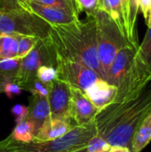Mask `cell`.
Wrapping results in <instances>:
<instances>
[{"label": "cell", "instance_id": "836d02e7", "mask_svg": "<svg viewBox=\"0 0 151 152\" xmlns=\"http://www.w3.org/2000/svg\"><path fill=\"white\" fill-rule=\"evenodd\" d=\"M147 27H148V28L151 27V12H150V20H149V23H148Z\"/></svg>", "mask_w": 151, "mask_h": 152}, {"label": "cell", "instance_id": "4fadbf2b", "mask_svg": "<svg viewBox=\"0 0 151 152\" xmlns=\"http://www.w3.org/2000/svg\"><path fill=\"white\" fill-rule=\"evenodd\" d=\"M50 118V108L47 97H43L37 94H31L26 119L29 121L33 126L34 136L40 130L44 122Z\"/></svg>", "mask_w": 151, "mask_h": 152}, {"label": "cell", "instance_id": "7402d4cb", "mask_svg": "<svg viewBox=\"0 0 151 152\" xmlns=\"http://www.w3.org/2000/svg\"><path fill=\"white\" fill-rule=\"evenodd\" d=\"M136 53L151 69V27L148 28L142 42L139 44Z\"/></svg>", "mask_w": 151, "mask_h": 152}, {"label": "cell", "instance_id": "ba28073f", "mask_svg": "<svg viewBox=\"0 0 151 152\" xmlns=\"http://www.w3.org/2000/svg\"><path fill=\"white\" fill-rule=\"evenodd\" d=\"M138 47L127 45L122 48L112 61L108 73L107 82L114 86L117 90L125 84L134 62Z\"/></svg>", "mask_w": 151, "mask_h": 152}, {"label": "cell", "instance_id": "2e32d148", "mask_svg": "<svg viewBox=\"0 0 151 152\" xmlns=\"http://www.w3.org/2000/svg\"><path fill=\"white\" fill-rule=\"evenodd\" d=\"M151 142V109L139 125L131 145L132 152H142Z\"/></svg>", "mask_w": 151, "mask_h": 152}, {"label": "cell", "instance_id": "9c48e42d", "mask_svg": "<svg viewBox=\"0 0 151 152\" xmlns=\"http://www.w3.org/2000/svg\"><path fill=\"white\" fill-rule=\"evenodd\" d=\"M47 101L52 119H71L69 88L67 84L53 80L48 87Z\"/></svg>", "mask_w": 151, "mask_h": 152}, {"label": "cell", "instance_id": "5b68a950", "mask_svg": "<svg viewBox=\"0 0 151 152\" xmlns=\"http://www.w3.org/2000/svg\"><path fill=\"white\" fill-rule=\"evenodd\" d=\"M51 24L20 8L4 6L0 9V35L27 36L36 39L49 37Z\"/></svg>", "mask_w": 151, "mask_h": 152}, {"label": "cell", "instance_id": "7a4b0ae2", "mask_svg": "<svg viewBox=\"0 0 151 152\" xmlns=\"http://www.w3.org/2000/svg\"><path fill=\"white\" fill-rule=\"evenodd\" d=\"M87 17L86 21L51 25L49 39L58 58L82 63L105 80L98 60L96 21L93 15Z\"/></svg>", "mask_w": 151, "mask_h": 152}, {"label": "cell", "instance_id": "ac0fdd59", "mask_svg": "<svg viewBox=\"0 0 151 152\" xmlns=\"http://www.w3.org/2000/svg\"><path fill=\"white\" fill-rule=\"evenodd\" d=\"M20 61V59L17 57L0 60V94L4 93V86L8 83L14 82Z\"/></svg>", "mask_w": 151, "mask_h": 152}, {"label": "cell", "instance_id": "f546056e", "mask_svg": "<svg viewBox=\"0 0 151 152\" xmlns=\"http://www.w3.org/2000/svg\"><path fill=\"white\" fill-rule=\"evenodd\" d=\"M31 94H37L43 97H47L48 95V88L43 85L40 81H38L37 79L34 82L33 86H32V89L30 91Z\"/></svg>", "mask_w": 151, "mask_h": 152}, {"label": "cell", "instance_id": "603a6c76", "mask_svg": "<svg viewBox=\"0 0 151 152\" xmlns=\"http://www.w3.org/2000/svg\"><path fill=\"white\" fill-rule=\"evenodd\" d=\"M18 37V53L17 58L22 59L35 47L38 39L27 36H16Z\"/></svg>", "mask_w": 151, "mask_h": 152}, {"label": "cell", "instance_id": "44dd1931", "mask_svg": "<svg viewBox=\"0 0 151 152\" xmlns=\"http://www.w3.org/2000/svg\"><path fill=\"white\" fill-rule=\"evenodd\" d=\"M30 1L42 5L65 10L71 13H75L77 16L79 14L75 0H30Z\"/></svg>", "mask_w": 151, "mask_h": 152}, {"label": "cell", "instance_id": "cb8c5ba5", "mask_svg": "<svg viewBox=\"0 0 151 152\" xmlns=\"http://www.w3.org/2000/svg\"><path fill=\"white\" fill-rule=\"evenodd\" d=\"M56 68L51 66H42L36 72V79L48 88L52 82L56 79Z\"/></svg>", "mask_w": 151, "mask_h": 152}, {"label": "cell", "instance_id": "ffe728a7", "mask_svg": "<svg viewBox=\"0 0 151 152\" xmlns=\"http://www.w3.org/2000/svg\"><path fill=\"white\" fill-rule=\"evenodd\" d=\"M18 53V37L16 36L0 35V60L13 59Z\"/></svg>", "mask_w": 151, "mask_h": 152}, {"label": "cell", "instance_id": "30bf717a", "mask_svg": "<svg viewBox=\"0 0 151 152\" xmlns=\"http://www.w3.org/2000/svg\"><path fill=\"white\" fill-rule=\"evenodd\" d=\"M69 88L70 96L69 115L72 122L76 126H83L93 121L99 110L90 102L82 90L71 86H69Z\"/></svg>", "mask_w": 151, "mask_h": 152}, {"label": "cell", "instance_id": "83f0119b", "mask_svg": "<svg viewBox=\"0 0 151 152\" xmlns=\"http://www.w3.org/2000/svg\"><path fill=\"white\" fill-rule=\"evenodd\" d=\"M22 92V89L14 82H10L8 83L4 89V93L7 95L8 98L12 99L14 96L20 95Z\"/></svg>", "mask_w": 151, "mask_h": 152}, {"label": "cell", "instance_id": "f1b7e54d", "mask_svg": "<svg viewBox=\"0 0 151 152\" xmlns=\"http://www.w3.org/2000/svg\"><path fill=\"white\" fill-rule=\"evenodd\" d=\"M139 9L145 19L146 25H148L151 12V0H139Z\"/></svg>", "mask_w": 151, "mask_h": 152}, {"label": "cell", "instance_id": "8992f818", "mask_svg": "<svg viewBox=\"0 0 151 152\" xmlns=\"http://www.w3.org/2000/svg\"><path fill=\"white\" fill-rule=\"evenodd\" d=\"M57 55L54 48L48 38L38 39L35 47L22 58L14 78L22 91L30 93L34 82L36 80V72L42 66H51L56 68Z\"/></svg>", "mask_w": 151, "mask_h": 152}, {"label": "cell", "instance_id": "484cf974", "mask_svg": "<svg viewBox=\"0 0 151 152\" xmlns=\"http://www.w3.org/2000/svg\"><path fill=\"white\" fill-rule=\"evenodd\" d=\"M77 6L78 13L85 11L87 15H93L96 10L99 9L100 0H75Z\"/></svg>", "mask_w": 151, "mask_h": 152}, {"label": "cell", "instance_id": "e0dca14e", "mask_svg": "<svg viewBox=\"0 0 151 152\" xmlns=\"http://www.w3.org/2000/svg\"><path fill=\"white\" fill-rule=\"evenodd\" d=\"M138 12L139 0H126V38L134 47L139 46L136 28Z\"/></svg>", "mask_w": 151, "mask_h": 152}, {"label": "cell", "instance_id": "4dcf8cb0", "mask_svg": "<svg viewBox=\"0 0 151 152\" xmlns=\"http://www.w3.org/2000/svg\"><path fill=\"white\" fill-rule=\"evenodd\" d=\"M109 152H132L131 150L127 147L124 146H111Z\"/></svg>", "mask_w": 151, "mask_h": 152}, {"label": "cell", "instance_id": "d6a6232c", "mask_svg": "<svg viewBox=\"0 0 151 152\" xmlns=\"http://www.w3.org/2000/svg\"><path fill=\"white\" fill-rule=\"evenodd\" d=\"M72 152H87L86 151V146L84 147V148H82V149H79V150H77V151H75Z\"/></svg>", "mask_w": 151, "mask_h": 152}, {"label": "cell", "instance_id": "277c9868", "mask_svg": "<svg viewBox=\"0 0 151 152\" xmlns=\"http://www.w3.org/2000/svg\"><path fill=\"white\" fill-rule=\"evenodd\" d=\"M93 15L96 21L98 60L107 81L109 69L117 53L122 48L132 45L108 12L98 9Z\"/></svg>", "mask_w": 151, "mask_h": 152}, {"label": "cell", "instance_id": "d6986e66", "mask_svg": "<svg viewBox=\"0 0 151 152\" xmlns=\"http://www.w3.org/2000/svg\"><path fill=\"white\" fill-rule=\"evenodd\" d=\"M10 135L14 141L17 142H26V143L32 142L34 140L33 126L29 121L24 119L20 122L16 123V126Z\"/></svg>", "mask_w": 151, "mask_h": 152}, {"label": "cell", "instance_id": "3957f363", "mask_svg": "<svg viewBox=\"0 0 151 152\" xmlns=\"http://www.w3.org/2000/svg\"><path fill=\"white\" fill-rule=\"evenodd\" d=\"M97 135L94 121L83 126H76L64 135L42 142H20L7 137V146L12 152H72L87 145Z\"/></svg>", "mask_w": 151, "mask_h": 152}, {"label": "cell", "instance_id": "5bb4252c", "mask_svg": "<svg viewBox=\"0 0 151 152\" xmlns=\"http://www.w3.org/2000/svg\"><path fill=\"white\" fill-rule=\"evenodd\" d=\"M76 125L71 119H47L40 130L34 136V142H42L54 140L67 134Z\"/></svg>", "mask_w": 151, "mask_h": 152}, {"label": "cell", "instance_id": "8fae6325", "mask_svg": "<svg viewBox=\"0 0 151 152\" xmlns=\"http://www.w3.org/2000/svg\"><path fill=\"white\" fill-rule=\"evenodd\" d=\"M16 4L20 8L36 15L51 25H64L78 20V16L65 10L49 7L34 3L30 0H16Z\"/></svg>", "mask_w": 151, "mask_h": 152}, {"label": "cell", "instance_id": "6da1fadb", "mask_svg": "<svg viewBox=\"0 0 151 152\" xmlns=\"http://www.w3.org/2000/svg\"><path fill=\"white\" fill-rule=\"evenodd\" d=\"M150 109L151 86L132 102L111 103L101 110L93 119L97 134L110 146L131 150L133 135Z\"/></svg>", "mask_w": 151, "mask_h": 152}, {"label": "cell", "instance_id": "4316f807", "mask_svg": "<svg viewBox=\"0 0 151 152\" xmlns=\"http://www.w3.org/2000/svg\"><path fill=\"white\" fill-rule=\"evenodd\" d=\"M12 115L14 117L15 122H20L24 119H26L28 115V107L21 105V104H16L14 105L11 110Z\"/></svg>", "mask_w": 151, "mask_h": 152}, {"label": "cell", "instance_id": "1f68e13d", "mask_svg": "<svg viewBox=\"0 0 151 152\" xmlns=\"http://www.w3.org/2000/svg\"><path fill=\"white\" fill-rule=\"evenodd\" d=\"M0 152H12L7 146V138L0 141Z\"/></svg>", "mask_w": 151, "mask_h": 152}, {"label": "cell", "instance_id": "52a82bcc", "mask_svg": "<svg viewBox=\"0 0 151 152\" xmlns=\"http://www.w3.org/2000/svg\"><path fill=\"white\" fill-rule=\"evenodd\" d=\"M56 79L85 92L100 77L87 66L57 57Z\"/></svg>", "mask_w": 151, "mask_h": 152}, {"label": "cell", "instance_id": "9a60e30c", "mask_svg": "<svg viewBox=\"0 0 151 152\" xmlns=\"http://www.w3.org/2000/svg\"><path fill=\"white\" fill-rule=\"evenodd\" d=\"M99 9L108 12L126 37V0H100Z\"/></svg>", "mask_w": 151, "mask_h": 152}, {"label": "cell", "instance_id": "7c38bea8", "mask_svg": "<svg viewBox=\"0 0 151 152\" xmlns=\"http://www.w3.org/2000/svg\"><path fill=\"white\" fill-rule=\"evenodd\" d=\"M84 93L100 111L115 102L117 89L114 86L109 84L106 80L98 78Z\"/></svg>", "mask_w": 151, "mask_h": 152}, {"label": "cell", "instance_id": "d4e9b609", "mask_svg": "<svg viewBox=\"0 0 151 152\" xmlns=\"http://www.w3.org/2000/svg\"><path fill=\"white\" fill-rule=\"evenodd\" d=\"M111 146L98 134L93 137L86 145L87 152H109Z\"/></svg>", "mask_w": 151, "mask_h": 152}]
</instances>
